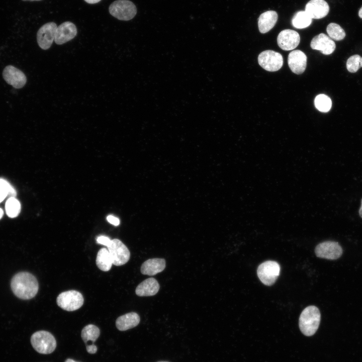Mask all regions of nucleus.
Instances as JSON below:
<instances>
[{
    "label": "nucleus",
    "instance_id": "1",
    "mask_svg": "<svg viewBox=\"0 0 362 362\" xmlns=\"http://www.w3.org/2000/svg\"><path fill=\"white\" fill-rule=\"evenodd\" d=\"M11 286L14 294L23 300H28L34 297L39 289V285L36 277L26 272L16 274L12 279Z\"/></svg>",
    "mask_w": 362,
    "mask_h": 362
},
{
    "label": "nucleus",
    "instance_id": "2",
    "mask_svg": "<svg viewBox=\"0 0 362 362\" xmlns=\"http://www.w3.org/2000/svg\"><path fill=\"white\" fill-rule=\"evenodd\" d=\"M321 320L319 309L315 306H309L302 312L299 319L301 332L307 336L314 335L317 330Z\"/></svg>",
    "mask_w": 362,
    "mask_h": 362
},
{
    "label": "nucleus",
    "instance_id": "3",
    "mask_svg": "<svg viewBox=\"0 0 362 362\" xmlns=\"http://www.w3.org/2000/svg\"><path fill=\"white\" fill-rule=\"evenodd\" d=\"M31 343L34 349L41 354H50L56 347V341L49 332L40 330L34 333L31 337Z\"/></svg>",
    "mask_w": 362,
    "mask_h": 362
},
{
    "label": "nucleus",
    "instance_id": "4",
    "mask_svg": "<svg viewBox=\"0 0 362 362\" xmlns=\"http://www.w3.org/2000/svg\"><path fill=\"white\" fill-rule=\"evenodd\" d=\"M110 14L122 21L133 19L137 13L135 5L128 0H117L112 3L109 8Z\"/></svg>",
    "mask_w": 362,
    "mask_h": 362
},
{
    "label": "nucleus",
    "instance_id": "5",
    "mask_svg": "<svg viewBox=\"0 0 362 362\" xmlns=\"http://www.w3.org/2000/svg\"><path fill=\"white\" fill-rule=\"evenodd\" d=\"M82 295L76 290H69L61 293L57 296L56 303L62 309L73 311L80 308L83 305Z\"/></svg>",
    "mask_w": 362,
    "mask_h": 362
},
{
    "label": "nucleus",
    "instance_id": "6",
    "mask_svg": "<svg viewBox=\"0 0 362 362\" xmlns=\"http://www.w3.org/2000/svg\"><path fill=\"white\" fill-rule=\"evenodd\" d=\"M280 270V266L277 262L268 260L259 264L257 269V275L264 285L272 286L277 280Z\"/></svg>",
    "mask_w": 362,
    "mask_h": 362
},
{
    "label": "nucleus",
    "instance_id": "7",
    "mask_svg": "<svg viewBox=\"0 0 362 362\" xmlns=\"http://www.w3.org/2000/svg\"><path fill=\"white\" fill-rule=\"evenodd\" d=\"M108 249L111 257L113 264L120 266L126 263L130 257V251L127 247L119 239L111 240Z\"/></svg>",
    "mask_w": 362,
    "mask_h": 362
},
{
    "label": "nucleus",
    "instance_id": "8",
    "mask_svg": "<svg viewBox=\"0 0 362 362\" xmlns=\"http://www.w3.org/2000/svg\"><path fill=\"white\" fill-rule=\"evenodd\" d=\"M259 64L268 71H276L283 66V58L279 52L273 50H265L261 52L258 57Z\"/></svg>",
    "mask_w": 362,
    "mask_h": 362
},
{
    "label": "nucleus",
    "instance_id": "9",
    "mask_svg": "<svg viewBox=\"0 0 362 362\" xmlns=\"http://www.w3.org/2000/svg\"><path fill=\"white\" fill-rule=\"evenodd\" d=\"M315 252L318 257L334 260L341 256L342 248L337 242L327 241L318 244L315 247Z\"/></svg>",
    "mask_w": 362,
    "mask_h": 362
},
{
    "label": "nucleus",
    "instance_id": "10",
    "mask_svg": "<svg viewBox=\"0 0 362 362\" xmlns=\"http://www.w3.org/2000/svg\"><path fill=\"white\" fill-rule=\"evenodd\" d=\"M57 25L54 22L47 23L38 31L37 40L39 47L44 50L49 49L55 39Z\"/></svg>",
    "mask_w": 362,
    "mask_h": 362
},
{
    "label": "nucleus",
    "instance_id": "11",
    "mask_svg": "<svg viewBox=\"0 0 362 362\" xmlns=\"http://www.w3.org/2000/svg\"><path fill=\"white\" fill-rule=\"evenodd\" d=\"M3 77L7 83L15 88L23 87L27 82L25 74L15 66L9 65L3 71Z\"/></svg>",
    "mask_w": 362,
    "mask_h": 362
},
{
    "label": "nucleus",
    "instance_id": "12",
    "mask_svg": "<svg viewBox=\"0 0 362 362\" xmlns=\"http://www.w3.org/2000/svg\"><path fill=\"white\" fill-rule=\"evenodd\" d=\"M300 37L299 33L293 30L285 29L282 31L277 37L279 46L284 50H293L298 46Z\"/></svg>",
    "mask_w": 362,
    "mask_h": 362
},
{
    "label": "nucleus",
    "instance_id": "13",
    "mask_svg": "<svg viewBox=\"0 0 362 362\" xmlns=\"http://www.w3.org/2000/svg\"><path fill=\"white\" fill-rule=\"evenodd\" d=\"M306 13L311 19H322L328 14L329 7L324 0H310L305 6Z\"/></svg>",
    "mask_w": 362,
    "mask_h": 362
},
{
    "label": "nucleus",
    "instance_id": "14",
    "mask_svg": "<svg viewBox=\"0 0 362 362\" xmlns=\"http://www.w3.org/2000/svg\"><path fill=\"white\" fill-rule=\"evenodd\" d=\"M76 34L75 25L70 22H65L57 27L54 41L57 44H63L74 38Z\"/></svg>",
    "mask_w": 362,
    "mask_h": 362
},
{
    "label": "nucleus",
    "instance_id": "15",
    "mask_svg": "<svg viewBox=\"0 0 362 362\" xmlns=\"http://www.w3.org/2000/svg\"><path fill=\"white\" fill-rule=\"evenodd\" d=\"M310 46L312 49L320 50L325 55L331 54L336 47L334 41L324 33L315 36L311 40Z\"/></svg>",
    "mask_w": 362,
    "mask_h": 362
},
{
    "label": "nucleus",
    "instance_id": "16",
    "mask_svg": "<svg viewBox=\"0 0 362 362\" xmlns=\"http://www.w3.org/2000/svg\"><path fill=\"white\" fill-rule=\"evenodd\" d=\"M288 63L292 71L297 74L302 73L305 70L307 64V56L299 50L291 52L288 56Z\"/></svg>",
    "mask_w": 362,
    "mask_h": 362
},
{
    "label": "nucleus",
    "instance_id": "17",
    "mask_svg": "<svg viewBox=\"0 0 362 362\" xmlns=\"http://www.w3.org/2000/svg\"><path fill=\"white\" fill-rule=\"evenodd\" d=\"M165 267L164 259L154 258L145 261L141 266L140 271L143 275L154 276L163 271Z\"/></svg>",
    "mask_w": 362,
    "mask_h": 362
},
{
    "label": "nucleus",
    "instance_id": "18",
    "mask_svg": "<svg viewBox=\"0 0 362 362\" xmlns=\"http://www.w3.org/2000/svg\"><path fill=\"white\" fill-rule=\"evenodd\" d=\"M159 288V284L157 280L153 278H150L139 284L136 288L135 293L138 296H152L158 293Z\"/></svg>",
    "mask_w": 362,
    "mask_h": 362
},
{
    "label": "nucleus",
    "instance_id": "19",
    "mask_svg": "<svg viewBox=\"0 0 362 362\" xmlns=\"http://www.w3.org/2000/svg\"><path fill=\"white\" fill-rule=\"evenodd\" d=\"M140 321L137 313L130 312L119 317L116 321V326L120 331H126L137 326Z\"/></svg>",
    "mask_w": 362,
    "mask_h": 362
},
{
    "label": "nucleus",
    "instance_id": "20",
    "mask_svg": "<svg viewBox=\"0 0 362 362\" xmlns=\"http://www.w3.org/2000/svg\"><path fill=\"white\" fill-rule=\"evenodd\" d=\"M278 19V14L275 11H268L262 13L258 20L259 32L261 33L268 32L275 26Z\"/></svg>",
    "mask_w": 362,
    "mask_h": 362
},
{
    "label": "nucleus",
    "instance_id": "21",
    "mask_svg": "<svg viewBox=\"0 0 362 362\" xmlns=\"http://www.w3.org/2000/svg\"><path fill=\"white\" fill-rule=\"evenodd\" d=\"M96 262L98 268L103 271L107 272L111 269L113 262L108 249L102 248L99 250Z\"/></svg>",
    "mask_w": 362,
    "mask_h": 362
},
{
    "label": "nucleus",
    "instance_id": "22",
    "mask_svg": "<svg viewBox=\"0 0 362 362\" xmlns=\"http://www.w3.org/2000/svg\"><path fill=\"white\" fill-rule=\"evenodd\" d=\"M100 334L99 328L96 325L88 324L83 328L81 333V336L86 344L89 341H91L92 344L98 338Z\"/></svg>",
    "mask_w": 362,
    "mask_h": 362
},
{
    "label": "nucleus",
    "instance_id": "23",
    "mask_svg": "<svg viewBox=\"0 0 362 362\" xmlns=\"http://www.w3.org/2000/svg\"><path fill=\"white\" fill-rule=\"evenodd\" d=\"M312 20L305 11H300L297 12L293 16L292 23L295 28L303 29L310 25Z\"/></svg>",
    "mask_w": 362,
    "mask_h": 362
},
{
    "label": "nucleus",
    "instance_id": "24",
    "mask_svg": "<svg viewBox=\"0 0 362 362\" xmlns=\"http://www.w3.org/2000/svg\"><path fill=\"white\" fill-rule=\"evenodd\" d=\"M21 208L20 202L15 197H10L6 202V214L10 218L17 217L21 212Z\"/></svg>",
    "mask_w": 362,
    "mask_h": 362
},
{
    "label": "nucleus",
    "instance_id": "25",
    "mask_svg": "<svg viewBox=\"0 0 362 362\" xmlns=\"http://www.w3.org/2000/svg\"><path fill=\"white\" fill-rule=\"evenodd\" d=\"M314 105L318 110L326 113L330 110L332 102L328 96L324 94H320L315 97Z\"/></svg>",
    "mask_w": 362,
    "mask_h": 362
},
{
    "label": "nucleus",
    "instance_id": "26",
    "mask_svg": "<svg viewBox=\"0 0 362 362\" xmlns=\"http://www.w3.org/2000/svg\"><path fill=\"white\" fill-rule=\"evenodd\" d=\"M17 192L14 187L6 179L0 178V203L8 196L15 197Z\"/></svg>",
    "mask_w": 362,
    "mask_h": 362
},
{
    "label": "nucleus",
    "instance_id": "27",
    "mask_svg": "<svg viewBox=\"0 0 362 362\" xmlns=\"http://www.w3.org/2000/svg\"><path fill=\"white\" fill-rule=\"evenodd\" d=\"M326 31L331 39L336 41L341 40L345 36L344 30L336 23H331L328 24L326 28Z\"/></svg>",
    "mask_w": 362,
    "mask_h": 362
},
{
    "label": "nucleus",
    "instance_id": "28",
    "mask_svg": "<svg viewBox=\"0 0 362 362\" xmlns=\"http://www.w3.org/2000/svg\"><path fill=\"white\" fill-rule=\"evenodd\" d=\"M361 67H362V57L359 55H354L347 59L346 67L350 72H356Z\"/></svg>",
    "mask_w": 362,
    "mask_h": 362
},
{
    "label": "nucleus",
    "instance_id": "29",
    "mask_svg": "<svg viewBox=\"0 0 362 362\" xmlns=\"http://www.w3.org/2000/svg\"><path fill=\"white\" fill-rule=\"evenodd\" d=\"M111 240L108 237L101 235L97 238V242L99 244L107 246L110 245Z\"/></svg>",
    "mask_w": 362,
    "mask_h": 362
},
{
    "label": "nucleus",
    "instance_id": "30",
    "mask_svg": "<svg viewBox=\"0 0 362 362\" xmlns=\"http://www.w3.org/2000/svg\"><path fill=\"white\" fill-rule=\"evenodd\" d=\"M107 221L111 224L115 225V226H118L120 224V220L119 219L113 216V215H109L107 217Z\"/></svg>",
    "mask_w": 362,
    "mask_h": 362
},
{
    "label": "nucleus",
    "instance_id": "31",
    "mask_svg": "<svg viewBox=\"0 0 362 362\" xmlns=\"http://www.w3.org/2000/svg\"><path fill=\"white\" fill-rule=\"evenodd\" d=\"M84 1L88 4H93L97 3L101 1V0H84Z\"/></svg>",
    "mask_w": 362,
    "mask_h": 362
},
{
    "label": "nucleus",
    "instance_id": "32",
    "mask_svg": "<svg viewBox=\"0 0 362 362\" xmlns=\"http://www.w3.org/2000/svg\"><path fill=\"white\" fill-rule=\"evenodd\" d=\"M359 214L360 217L362 218V199L361 200V205L359 210Z\"/></svg>",
    "mask_w": 362,
    "mask_h": 362
},
{
    "label": "nucleus",
    "instance_id": "33",
    "mask_svg": "<svg viewBox=\"0 0 362 362\" xmlns=\"http://www.w3.org/2000/svg\"><path fill=\"white\" fill-rule=\"evenodd\" d=\"M358 16L360 18L362 19V7L358 11Z\"/></svg>",
    "mask_w": 362,
    "mask_h": 362
},
{
    "label": "nucleus",
    "instance_id": "34",
    "mask_svg": "<svg viewBox=\"0 0 362 362\" xmlns=\"http://www.w3.org/2000/svg\"><path fill=\"white\" fill-rule=\"evenodd\" d=\"M64 362H77L71 358H67Z\"/></svg>",
    "mask_w": 362,
    "mask_h": 362
},
{
    "label": "nucleus",
    "instance_id": "35",
    "mask_svg": "<svg viewBox=\"0 0 362 362\" xmlns=\"http://www.w3.org/2000/svg\"><path fill=\"white\" fill-rule=\"evenodd\" d=\"M3 215H4V211L1 208H0V219H2V218L3 216Z\"/></svg>",
    "mask_w": 362,
    "mask_h": 362
},
{
    "label": "nucleus",
    "instance_id": "36",
    "mask_svg": "<svg viewBox=\"0 0 362 362\" xmlns=\"http://www.w3.org/2000/svg\"><path fill=\"white\" fill-rule=\"evenodd\" d=\"M22 1H40V0H22Z\"/></svg>",
    "mask_w": 362,
    "mask_h": 362
},
{
    "label": "nucleus",
    "instance_id": "37",
    "mask_svg": "<svg viewBox=\"0 0 362 362\" xmlns=\"http://www.w3.org/2000/svg\"><path fill=\"white\" fill-rule=\"evenodd\" d=\"M158 362H168V361H158Z\"/></svg>",
    "mask_w": 362,
    "mask_h": 362
}]
</instances>
